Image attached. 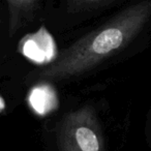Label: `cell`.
<instances>
[{
    "label": "cell",
    "instance_id": "cell-1",
    "mask_svg": "<svg viewBox=\"0 0 151 151\" xmlns=\"http://www.w3.org/2000/svg\"><path fill=\"white\" fill-rule=\"evenodd\" d=\"M150 17L151 0H141L126 7L62 51L52 63L36 73V79L61 81L91 70L123 49L142 30Z\"/></svg>",
    "mask_w": 151,
    "mask_h": 151
},
{
    "label": "cell",
    "instance_id": "cell-2",
    "mask_svg": "<svg viewBox=\"0 0 151 151\" xmlns=\"http://www.w3.org/2000/svg\"><path fill=\"white\" fill-rule=\"evenodd\" d=\"M61 151H104V137L96 114L90 106L71 111L59 124Z\"/></svg>",
    "mask_w": 151,
    "mask_h": 151
},
{
    "label": "cell",
    "instance_id": "cell-3",
    "mask_svg": "<svg viewBox=\"0 0 151 151\" xmlns=\"http://www.w3.org/2000/svg\"><path fill=\"white\" fill-rule=\"evenodd\" d=\"M9 9L11 33H14L19 28L23 16L32 7L35 0H6Z\"/></svg>",
    "mask_w": 151,
    "mask_h": 151
},
{
    "label": "cell",
    "instance_id": "cell-4",
    "mask_svg": "<svg viewBox=\"0 0 151 151\" xmlns=\"http://www.w3.org/2000/svg\"><path fill=\"white\" fill-rule=\"evenodd\" d=\"M78 4L82 5H88V4H93V3H97L99 1H103V0H76Z\"/></svg>",
    "mask_w": 151,
    "mask_h": 151
},
{
    "label": "cell",
    "instance_id": "cell-5",
    "mask_svg": "<svg viewBox=\"0 0 151 151\" xmlns=\"http://www.w3.org/2000/svg\"><path fill=\"white\" fill-rule=\"evenodd\" d=\"M150 134H151V129H150Z\"/></svg>",
    "mask_w": 151,
    "mask_h": 151
}]
</instances>
